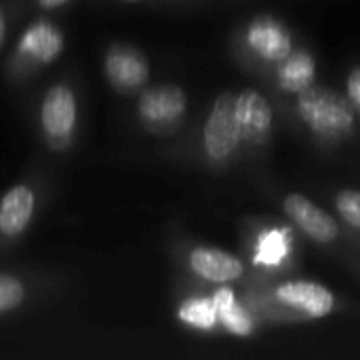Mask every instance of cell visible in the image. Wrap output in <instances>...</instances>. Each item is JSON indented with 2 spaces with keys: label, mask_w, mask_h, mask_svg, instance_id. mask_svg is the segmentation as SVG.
Segmentation results:
<instances>
[{
  "label": "cell",
  "mask_w": 360,
  "mask_h": 360,
  "mask_svg": "<svg viewBox=\"0 0 360 360\" xmlns=\"http://www.w3.org/2000/svg\"><path fill=\"white\" fill-rule=\"evenodd\" d=\"M86 118L84 86L74 72H63L42 84L30 101V127L49 156L65 158L82 141Z\"/></svg>",
  "instance_id": "6da1fadb"
},
{
  "label": "cell",
  "mask_w": 360,
  "mask_h": 360,
  "mask_svg": "<svg viewBox=\"0 0 360 360\" xmlns=\"http://www.w3.org/2000/svg\"><path fill=\"white\" fill-rule=\"evenodd\" d=\"M57 192L53 171L44 162L30 167L0 194V264L23 247L27 236L49 211Z\"/></svg>",
  "instance_id": "7a4b0ae2"
},
{
  "label": "cell",
  "mask_w": 360,
  "mask_h": 360,
  "mask_svg": "<svg viewBox=\"0 0 360 360\" xmlns=\"http://www.w3.org/2000/svg\"><path fill=\"white\" fill-rule=\"evenodd\" d=\"M65 30L53 15H32L19 25L2 63L6 86L17 93L30 89L65 53Z\"/></svg>",
  "instance_id": "3957f363"
},
{
  "label": "cell",
  "mask_w": 360,
  "mask_h": 360,
  "mask_svg": "<svg viewBox=\"0 0 360 360\" xmlns=\"http://www.w3.org/2000/svg\"><path fill=\"white\" fill-rule=\"evenodd\" d=\"M68 287L59 270L36 266H0V321L17 319L49 306Z\"/></svg>",
  "instance_id": "277c9868"
},
{
  "label": "cell",
  "mask_w": 360,
  "mask_h": 360,
  "mask_svg": "<svg viewBox=\"0 0 360 360\" xmlns=\"http://www.w3.org/2000/svg\"><path fill=\"white\" fill-rule=\"evenodd\" d=\"M297 114L319 137L342 139L352 133L356 110L342 93L312 84L297 93Z\"/></svg>",
  "instance_id": "5b68a950"
},
{
  "label": "cell",
  "mask_w": 360,
  "mask_h": 360,
  "mask_svg": "<svg viewBox=\"0 0 360 360\" xmlns=\"http://www.w3.org/2000/svg\"><path fill=\"white\" fill-rule=\"evenodd\" d=\"M188 112V95L177 84H154L137 93L135 116L154 135H169L179 127Z\"/></svg>",
  "instance_id": "8992f818"
},
{
  "label": "cell",
  "mask_w": 360,
  "mask_h": 360,
  "mask_svg": "<svg viewBox=\"0 0 360 360\" xmlns=\"http://www.w3.org/2000/svg\"><path fill=\"white\" fill-rule=\"evenodd\" d=\"M101 72L108 86L118 95H137L150 82L148 57L129 42H110L101 55Z\"/></svg>",
  "instance_id": "52a82bcc"
},
{
  "label": "cell",
  "mask_w": 360,
  "mask_h": 360,
  "mask_svg": "<svg viewBox=\"0 0 360 360\" xmlns=\"http://www.w3.org/2000/svg\"><path fill=\"white\" fill-rule=\"evenodd\" d=\"M243 133L236 118V93L224 91L217 95L205 127H202V148L211 160H228L240 146Z\"/></svg>",
  "instance_id": "ba28073f"
},
{
  "label": "cell",
  "mask_w": 360,
  "mask_h": 360,
  "mask_svg": "<svg viewBox=\"0 0 360 360\" xmlns=\"http://www.w3.org/2000/svg\"><path fill=\"white\" fill-rule=\"evenodd\" d=\"M289 219L316 243H333L340 236L338 221L304 194H289L283 202Z\"/></svg>",
  "instance_id": "9c48e42d"
},
{
  "label": "cell",
  "mask_w": 360,
  "mask_h": 360,
  "mask_svg": "<svg viewBox=\"0 0 360 360\" xmlns=\"http://www.w3.org/2000/svg\"><path fill=\"white\" fill-rule=\"evenodd\" d=\"M188 268L209 283H232L245 274L243 262L215 247H194L188 253Z\"/></svg>",
  "instance_id": "30bf717a"
},
{
  "label": "cell",
  "mask_w": 360,
  "mask_h": 360,
  "mask_svg": "<svg viewBox=\"0 0 360 360\" xmlns=\"http://www.w3.org/2000/svg\"><path fill=\"white\" fill-rule=\"evenodd\" d=\"M247 44L270 63H281L293 53V42L287 27L272 17H259L249 25Z\"/></svg>",
  "instance_id": "8fae6325"
},
{
  "label": "cell",
  "mask_w": 360,
  "mask_h": 360,
  "mask_svg": "<svg viewBox=\"0 0 360 360\" xmlns=\"http://www.w3.org/2000/svg\"><path fill=\"white\" fill-rule=\"evenodd\" d=\"M276 297L285 306L295 308L310 319H323L331 314L335 306V297L329 289L308 281H291L281 285L276 289Z\"/></svg>",
  "instance_id": "7c38bea8"
},
{
  "label": "cell",
  "mask_w": 360,
  "mask_h": 360,
  "mask_svg": "<svg viewBox=\"0 0 360 360\" xmlns=\"http://www.w3.org/2000/svg\"><path fill=\"white\" fill-rule=\"evenodd\" d=\"M236 118L243 139L253 143L264 141L272 129V108L268 99L255 89H245L236 93Z\"/></svg>",
  "instance_id": "4fadbf2b"
},
{
  "label": "cell",
  "mask_w": 360,
  "mask_h": 360,
  "mask_svg": "<svg viewBox=\"0 0 360 360\" xmlns=\"http://www.w3.org/2000/svg\"><path fill=\"white\" fill-rule=\"evenodd\" d=\"M278 82L289 93H302L304 89L314 84V59L312 55L297 51L281 61Z\"/></svg>",
  "instance_id": "5bb4252c"
},
{
  "label": "cell",
  "mask_w": 360,
  "mask_h": 360,
  "mask_svg": "<svg viewBox=\"0 0 360 360\" xmlns=\"http://www.w3.org/2000/svg\"><path fill=\"white\" fill-rule=\"evenodd\" d=\"M213 306L217 312V321L234 335L247 338L253 333V321L251 316L243 310V306L236 302L234 293L230 289H219L213 295Z\"/></svg>",
  "instance_id": "9a60e30c"
},
{
  "label": "cell",
  "mask_w": 360,
  "mask_h": 360,
  "mask_svg": "<svg viewBox=\"0 0 360 360\" xmlns=\"http://www.w3.org/2000/svg\"><path fill=\"white\" fill-rule=\"evenodd\" d=\"M177 314L186 325H192L196 329H213L215 323H217V312H215V306H213V297L211 300H207V297L186 300L179 306Z\"/></svg>",
  "instance_id": "2e32d148"
},
{
  "label": "cell",
  "mask_w": 360,
  "mask_h": 360,
  "mask_svg": "<svg viewBox=\"0 0 360 360\" xmlns=\"http://www.w3.org/2000/svg\"><path fill=\"white\" fill-rule=\"evenodd\" d=\"M27 17V0H0V55Z\"/></svg>",
  "instance_id": "e0dca14e"
},
{
  "label": "cell",
  "mask_w": 360,
  "mask_h": 360,
  "mask_svg": "<svg viewBox=\"0 0 360 360\" xmlns=\"http://www.w3.org/2000/svg\"><path fill=\"white\" fill-rule=\"evenodd\" d=\"M335 209L344 217L346 224L360 228V192L359 190H342L335 198Z\"/></svg>",
  "instance_id": "ac0fdd59"
},
{
  "label": "cell",
  "mask_w": 360,
  "mask_h": 360,
  "mask_svg": "<svg viewBox=\"0 0 360 360\" xmlns=\"http://www.w3.org/2000/svg\"><path fill=\"white\" fill-rule=\"evenodd\" d=\"M72 2L74 0H27V15H55Z\"/></svg>",
  "instance_id": "d6986e66"
},
{
  "label": "cell",
  "mask_w": 360,
  "mask_h": 360,
  "mask_svg": "<svg viewBox=\"0 0 360 360\" xmlns=\"http://www.w3.org/2000/svg\"><path fill=\"white\" fill-rule=\"evenodd\" d=\"M259 251H262L264 262H276V259H281V255L287 251V247H285L281 234H270V236L262 243Z\"/></svg>",
  "instance_id": "ffe728a7"
},
{
  "label": "cell",
  "mask_w": 360,
  "mask_h": 360,
  "mask_svg": "<svg viewBox=\"0 0 360 360\" xmlns=\"http://www.w3.org/2000/svg\"><path fill=\"white\" fill-rule=\"evenodd\" d=\"M348 99L360 114V68L352 70V74L348 78Z\"/></svg>",
  "instance_id": "44dd1931"
},
{
  "label": "cell",
  "mask_w": 360,
  "mask_h": 360,
  "mask_svg": "<svg viewBox=\"0 0 360 360\" xmlns=\"http://www.w3.org/2000/svg\"><path fill=\"white\" fill-rule=\"evenodd\" d=\"M120 2H141V0H120Z\"/></svg>",
  "instance_id": "7402d4cb"
}]
</instances>
